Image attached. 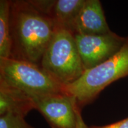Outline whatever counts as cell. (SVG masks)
<instances>
[{
	"label": "cell",
	"mask_w": 128,
	"mask_h": 128,
	"mask_svg": "<svg viewBox=\"0 0 128 128\" xmlns=\"http://www.w3.org/2000/svg\"><path fill=\"white\" fill-rule=\"evenodd\" d=\"M33 109L31 97L0 78V116L11 114L25 118Z\"/></svg>",
	"instance_id": "9c48e42d"
},
{
	"label": "cell",
	"mask_w": 128,
	"mask_h": 128,
	"mask_svg": "<svg viewBox=\"0 0 128 128\" xmlns=\"http://www.w3.org/2000/svg\"><path fill=\"white\" fill-rule=\"evenodd\" d=\"M76 118H77L76 128H89L83 120L81 115V109H80L78 107L76 108Z\"/></svg>",
	"instance_id": "4fadbf2b"
},
{
	"label": "cell",
	"mask_w": 128,
	"mask_h": 128,
	"mask_svg": "<svg viewBox=\"0 0 128 128\" xmlns=\"http://www.w3.org/2000/svg\"><path fill=\"white\" fill-rule=\"evenodd\" d=\"M10 58L40 66L55 31L52 20L30 0L11 1Z\"/></svg>",
	"instance_id": "6da1fadb"
},
{
	"label": "cell",
	"mask_w": 128,
	"mask_h": 128,
	"mask_svg": "<svg viewBox=\"0 0 128 128\" xmlns=\"http://www.w3.org/2000/svg\"><path fill=\"white\" fill-rule=\"evenodd\" d=\"M10 6L11 1H0V58H9L11 56Z\"/></svg>",
	"instance_id": "30bf717a"
},
{
	"label": "cell",
	"mask_w": 128,
	"mask_h": 128,
	"mask_svg": "<svg viewBox=\"0 0 128 128\" xmlns=\"http://www.w3.org/2000/svg\"><path fill=\"white\" fill-rule=\"evenodd\" d=\"M38 110L52 128H76V100L67 93L37 96L32 98Z\"/></svg>",
	"instance_id": "8992f818"
},
{
	"label": "cell",
	"mask_w": 128,
	"mask_h": 128,
	"mask_svg": "<svg viewBox=\"0 0 128 128\" xmlns=\"http://www.w3.org/2000/svg\"><path fill=\"white\" fill-rule=\"evenodd\" d=\"M0 78L32 98L66 93L64 86L58 82L40 66L24 60L10 58H0Z\"/></svg>",
	"instance_id": "277c9868"
},
{
	"label": "cell",
	"mask_w": 128,
	"mask_h": 128,
	"mask_svg": "<svg viewBox=\"0 0 128 128\" xmlns=\"http://www.w3.org/2000/svg\"><path fill=\"white\" fill-rule=\"evenodd\" d=\"M0 128H36L28 124L24 118L6 114L0 116Z\"/></svg>",
	"instance_id": "8fae6325"
},
{
	"label": "cell",
	"mask_w": 128,
	"mask_h": 128,
	"mask_svg": "<svg viewBox=\"0 0 128 128\" xmlns=\"http://www.w3.org/2000/svg\"><path fill=\"white\" fill-rule=\"evenodd\" d=\"M74 34L99 35L111 33L99 0H86L74 24Z\"/></svg>",
	"instance_id": "ba28073f"
},
{
	"label": "cell",
	"mask_w": 128,
	"mask_h": 128,
	"mask_svg": "<svg viewBox=\"0 0 128 128\" xmlns=\"http://www.w3.org/2000/svg\"><path fill=\"white\" fill-rule=\"evenodd\" d=\"M84 71L100 65L117 54L126 38L112 32L105 34H74Z\"/></svg>",
	"instance_id": "5b68a950"
},
{
	"label": "cell",
	"mask_w": 128,
	"mask_h": 128,
	"mask_svg": "<svg viewBox=\"0 0 128 128\" xmlns=\"http://www.w3.org/2000/svg\"><path fill=\"white\" fill-rule=\"evenodd\" d=\"M40 66L64 87L81 77L84 70L71 30L55 28Z\"/></svg>",
	"instance_id": "3957f363"
},
{
	"label": "cell",
	"mask_w": 128,
	"mask_h": 128,
	"mask_svg": "<svg viewBox=\"0 0 128 128\" xmlns=\"http://www.w3.org/2000/svg\"><path fill=\"white\" fill-rule=\"evenodd\" d=\"M128 76V37L120 50L94 68L86 70L79 79L64 87L80 109L92 103L107 86Z\"/></svg>",
	"instance_id": "7a4b0ae2"
},
{
	"label": "cell",
	"mask_w": 128,
	"mask_h": 128,
	"mask_svg": "<svg viewBox=\"0 0 128 128\" xmlns=\"http://www.w3.org/2000/svg\"><path fill=\"white\" fill-rule=\"evenodd\" d=\"M89 128H128V118L114 124L104 126H91Z\"/></svg>",
	"instance_id": "7c38bea8"
},
{
	"label": "cell",
	"mask_w": 128,
	"mask_h": 128,
	"mask_svg": "<svg viewBox=\"0 0 128 128\" xmlns=\"http://www.w3.org/2000/svg\"><path fill=\"white\" fill-rule=\"evenodd\" d=\"M86 0H31L35 7L49 16L55 28L72 32Z\"/></svg>",
	"instance_id": "52a82bcc"
}]
</instances>
